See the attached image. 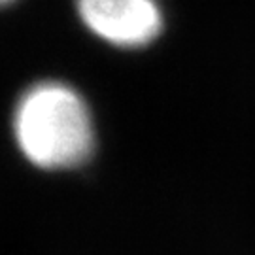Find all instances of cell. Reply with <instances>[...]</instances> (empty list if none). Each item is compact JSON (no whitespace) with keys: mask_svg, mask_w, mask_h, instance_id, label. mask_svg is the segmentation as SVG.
Returning a JSON list of instances; mask_svg holds the SVG:
<instances>
[{"mask_svg":"<svg viewBox=\"0 0 255 255\" xmlns=\"http://www.w3.org/2000/svg\"><path fill=\"white\" fill-rule=\"evenodd\" d=\"M13 136L28 163L46 170L83 164L95 149L87 102L63 82H38L17 99Z\"/></svg>","mask_w":255,"mask_h":255,"instance_id":"obj_1","label":"cell"},{"mask_svg":"<svg viewBox=\"0 0 255 255\" xmlns=\"http://www.w3.org/2000/svg\"><path fill=\"white\" fill-rule=\"evenodd\" d=\"M76 9L95 36L121 49L151 46L164 30L159 0H76Z\"/></svg>","mask_w":255,"mask_h":255,"instance_id":"obj_2","label":"cell"},{"mask_svg":"<svg viewBox=\"0 0 255 255\" xmlns=\"http://www.w3.org/2000/svg\"><path fill=\"white\" fill-rule=\"evenodd\" d=\"M11 2H13V0H0V8H2V6H8Z\"/></svg>","mask_w":255,"mask_h":255,"instance_id":"obj_3","label":"cell"}]
</instances>
